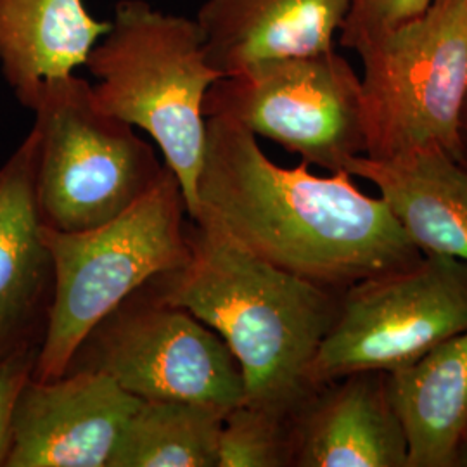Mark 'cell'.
Here are the masks:
<instances>
[{"label":"cell","instance_id":"8992f818","mask_svg":"<svg viewBox=\"0 0 467 467\" xmlns=\"http://www.w3.org/2000/svg\"><path fill=\"white\" fill-rule=\"evenodd\" d=\"M357 52L364 63V156L436 148L467 160V0H434Z\"/></svg>","mask_w":467,"mask_h":467},{"label":"cell","instance_id":"ffe728a7","mask_svg":"<svg viewBox=\"0 0 467 467\" xmlns=\"http://www.w3.org/2000/svg\"><path fill=\"white\" fill-rule=\"evenodd\" d=\"M40 348L21 350L0 360V467H5L13 449V426L19 395L34 378Z\"/></svg>","mask_w":467,"mask_h":467},{"label":"cell","instance_id":"44dd1931","mask_svg":"<svg viewBox=\"0 0 467 467\" xmlns=\"http://www.w3.org/2000/svg\"><path fill=\"white\" fill-rule=\"evenodd\" d=\"M451 467H467V430L464 431V434L461 436L459 443H457Z\"/></svg>","mask_w":467,"mask_h":467},{"label":"cell","instance_id":"d6986e66","mask_svg":"<svg viewBox=\"0 0 467 467\" xmlns=\"http://www.w3.org/2000/svg\"><path fill=\"white\" fill-rule=\"evenodd\" d=\"M434 0H350L339 28L343 47L360 50L374 38L422 15Z\"/></svg>","mask_w":467,"mask_h":467},{"label":"cell","instance_id":"7a4b0ae2","mask_svg":"<svg viewBox=\"0 0 467 467\" xmlns=\"http://www.w3.org/2000/svg\"><path fill=\"white\" fill-rule=\"evenodd\" d=\"M191 256L150 284L212 327L233 351L244 403L296 416L312 395L305 374L333 326L339 296L189 218Z\"/></svg>","mask_w":467,"mask_h":467},{"label":"cell","instance_id":"277c9868","mask_svg":"<svg viewBox=\"0 0 467 467\" xmlns=\"http://www.w3.org/2000/svg\"><path fill=\"white\" fill-rule=\"evenodd\" d=\"M187 208L175 173L104 225L61 233L44 225L54 258V298L34 379L67 372L87 334L150 279L182 267L191 256Z\"/></svg>","mask_w":467,"mask_h":467},{"label":"cell","instance_id":"3957f363","mask_svg":"<svg viewBox=\"0 0 467 467\" xmlns=\"http://www.w3.org/2000/svg\"><path fill=\"white\" fill-rule=\"evenodd\" d=\"M109 23L85 61L98 78L94 98L106 113L154 139L192 218L206 148L202 104L222 75L206 59L196 19L158 11L146 0H119Z\"/></svg>","mask_w":467,"mask_h":467},{"label":"cell","instance_id":"30bf717a","mask_svg":"<svg viewBox=\"0 0 467 467\" xmlns=\"http://www.w3.org/2000/svg\"><path fill=\"white\" fill-rule=\"evenodd\" d=\"M140 400L104 374L25 384L5 467H108Z\"/></svg>","mask_w":467,"mask_h":467},{"label":"cell","instance_id":"7402d4cb","mask_svg":"<svg viewBox=\"0 0 467 467\" xmlns=\"http://www.w3.org/2000/svg\"><path fill=\"white\" fill-rule=\"evenodd\" d=\"M467 132V109H466V118H464V134Z\"/></svg>","mask_w":467,"mask_h":467},{"label":"cell","instance_id":"9a60e30c","mask_svg":"<svg viewBox=\"0 0 467 467\" xmlns=\"http://www.w3.org/2000/svg\"><path fill=\"white\" fill-rule=\"evenodd\" d=\"M109 25L84 0H0V69L17 100L25 106L44 82L85 67Z\"/></svg>","mask_w":467,"mask_h":467},{"label":"cell","instance_id":"52a82bcc","mask_svg":"<svg viewBox=\"0 0 467 467\" xmlns=\"http://www.w3.org/2000/svg\"><path fill=\"white\" fill-rule=\"evenodd\" d=\"M467 329V264L422 254L347 287L305 379L312 389L355 372H395Z\"/></svg>","mask_w":467,"mask_h":467},{"label":"cell","instance_id":"7c38bea8","mask_svg":"<svg viewBox=\"0 0 467 467\" xmlns=\"http://www.w3.org/2000/svg\"><path fill=\"white\" fill-rule=\"evenodd\" d=\"M293 466L409 467L388 372H355L316 388L295 418Z\"/></svg>","mask_w":467,"mask_h":467},{"label":"cell","instance_id":"6da1fadb","mask_svg":"<svg viewBox=\"0 0 467 467\" xmlns=\"http://www.w3.org/2000/svg\"><path fill=\"white\" fill-rule=\"evenodd\" d=\"M284 168L231 118H206L196 213L237 246L308 281L341 289L409 267L422 253L379 196L348 171Z\"/></svg>","mask_w":467,"mask_h":467},{"label":"cell","instance_id":"4fadbf2b","mask_svg":"<svg viewBox=\"0 0 467 467\" xmlns=\"http://www.w3.org/2000/svg\"><path fill=\"white\" fill-rule=\"evenodd\" d=\"M350 0H206L198 13L210 67L222 77L333 49Z\"/></svg>","mask_w":467,"mask_h":467},{"label":"cell","instance_id":"5bb4252c","mask_svg":"<svg viewBox=\"0 0 467 467\" xmlns=\"http://www.w3.org/2000/svg\"><path fill=\"white\" fill-rule=\"evenodd\" d=\"M347 171L378 189L420 253L467 264V160L433 148L384 160L357 156Z\"/></svg>","mask_w":467,"mask_h":467},{"label":"cell","instance_id":"e0dca14e","mask_svg":"<svg viewBox=\"0 0 467 467\" xmlns=\"http://www.w3.org/2000/svg\"><path fill=\"white\" fill-rule=\"evenodd\" d=\"M231 409L194 400H140L108 467H217Z\"/></svg>","mask_w":467,"mask_h":467},{"label":"cell","instance_id":"ac0fdd59","mask_svg":"<svg viewBox=\"0 0 467 467\" xmlns=\"http://www.w3.org/2000/svg\"><path fill=\"white\" fill-rule=\"evenodd\" d=\"M295 418L267 407L237 403L220 430L217 467L293 466Z\"/></svg>","mask_w":467,"mask_h":467},{"label":"cell","instance_id":"ba28073f","mask_svg":"<svg viewBox=\"0 0 467 467\" xmlns=\"http://www.w3.org/2000/svg\"><path fill=\"white\" fill-rule=\"evenodd\" d=\"M67 370L104 374L139 400L227 409L244 400L243 372L225 341L150 283L87 334Z\"/></svg>","mask_w":467,"mask_h":467},{"label":"cell","instance_id":"9c48e42d","mask_svg":"<svg viewBox=\"0 0 467 467\" xmlns=\"http://www.w3.org/2000/svg\"><path fill=\"white\" fill-rule=\"evenodd\" d=\"M202 111L231 118L329 171H347L368 150L362 80L333 49L222 77L210 87Z\"/></svg>","mask_w":467,"mask_h":467},{"label":"cell","instance_id":"2e32d148","mask_svg":"<svg viewBox=\"0 0 467 467\" xmlns=\"http://www.w3.org/2000/svg\"><path fill=\"white\" fill-rule=\"evenodd\" d=\"M389 389L407 436L409 467H451L467 430V329L389 372Z\"/></svg>","mask_w":467,"mask_h":467},{"label":"cell","instance_id":"5b68a950","mask_svg":"<svg viewBox=\"0 0 467 467\" xmlns=\"http://www.w3.org/2000/svg\"><path fill=\"white\" fill-rule=\"evenodd\" d=\"M25 108L35 113L36 201L49 229L104 225L142 200L167 170L134 127L106 113L92 85L75 73L44 82Z\"/></svg>","mask_w":467,"mask_h":467},{"label":"cell","instance_id":"8fae6325","mask_svg":"<svg viewBox=\"0 0 467 467\" xmlns=\"http://www.w3.org/2000/svg\"><path fill=\"white\" fill-rule=\"evenodd\" d=\"M34 129L0 167V360L40 348L54 298V258L36 201Z\"/></svg>","mask_w":467,"mask_h":467}]
</instances>
